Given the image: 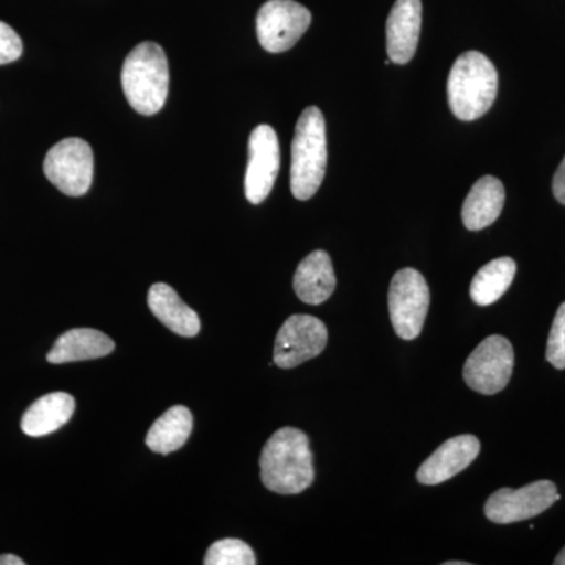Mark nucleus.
<instances>
[{"instance_id": "obj_1", "label": "nucleus", "mask_w": 565, "mask_h": 565, "mask_svg": "<svg viewBox=\"0 0 565 565\" xmlns=\"http://www.w3.org/2000/svg\"><path fill=\"white\" fill-rule=\"evenodd\" d=\"M262 481L270 492L299 494L315 481L313 452L302 430L282 427L264 445Z\"/></svg>"}, {"instance_id": "obj_2", "label": "nucleus", "mask_w": 565, "mask_h": 565, "mask_svg": "<svg viewBox=\"0 0 565 565\" xmlns=\"http://www.w3.org/2000/svg\"><path fill=\"white\" fill-rule=\"evenodd\" d=\"M121 85L137 114H158L167 102L170 85L169 61L162 47L152 41L137 44L122 63Z\"/></svg>"}, {"instance_id": "obj_3", "label": "nucleus", "mask_w": 565, "mask_h": 565, "mask_svg": "<svg viewBox=\"0 0 565 565\" xmlns=\"http://www.w3.org/2000/svg\"><path fill=\"white\" fill-rule=\"evenodd\" d=\"M498 73L493 63L478 51L460 54L448 79V102L459 120L475 121L493 106Z\"/></svg>"}, {"instance_id": "obj_4", "label": "nucleus", "mask_w": 565, "mask_h": 565, "mask_svg": "<svg viewBox=\"0 0 565 565\" xmlns=\"http://www.w3.org/2000/svg\"><path fill=\"white\" fill-rule=\"evenodd\" d=\"M291 154V192L305 202L319 191L327 170L326 120L318 107H307L300 115Z\"/></svg>"}, {"instance_id": "obj_5", "label": "nucleus", "mask_w": 565, "mask_h": 565, "mask_svg": "<svg viewBox=\"0 0 565 565\" xmlns=\"http://www.w3.org/2000/svg\"><path fill=\"white\" fill-rule=\"evenodd\" d=\"M429 303V286L418 270L403 269L394 274L388 291V310L397 337L405 341L419 337Z\"/></svg>"}, {"instance_id": "obj_6", "label": "nucleus", "mask_w": 565, "mask_h": 565, "mask_svg": "<svg viewBox=\"0 0 565 565\" xmlns=\"http://www.w3.org/2000/svg\"><path fill=\"white\" fill-rule=\"evenodd\" d=\"M47 180L68 196H82L90 191L95 158L90 145L76 137L55 143L43 163Z\"/></svg>"}, {"instance_id": "obj_7", "label": "nucleus", "mask_w": 565, "mask_h": 565, "mask_svg": "<svg viewBox=\"0 0 565 565\" xmlns=\"http://www.w3.org/2000/svg\"><path fill=\"white\" fill-rule=\"evenodd\" d=\"M514 362L511 341L501 334H492L465 362V384L486 396L503 392L511 381Z\"/></svg>"}, {"instance_id": "obj_8", "label": "nucleus", "mask_w": 565, "mask_h": 565, "mask_svg": "<svg viewBox=\"0 0 565 565\" xmlns=\"http://www.w3.org/2000/svg\"><path fill=\"white\" fill-rule=\"evenodd\" d=\"M311 24L307 7L294 0H267L256 17V35L267 52L289 51Z\"/></svg>"}, {"instance_id": "obj_9", "label": "nucleus", "mask_w": 565, "mask_h": 565, "mask_svg": "<svg viewBox=\"0 0 565 565\" xmlns=\"http://www.w3.org/2000/svg\"><path fill=\"white\" fill-rule=\"evenodd\" d=\"M329 341L326 323L315 316L294 315L286 319L275 338L274 363L292 370L321 355Z\"/></svg>"}, {"instance_id": "obj_10", "label": "nucleus", "mask_w": 565, "mask_h": 565, "mask_svg": "<svg viewBox=\"0 0 565 565\" xmlns=\"http://www.w3.org/2000/svg\"><path fill=\"white\" fill-rule=\"evenodd\" d=\"M561 497L552 481H535L522 489H501L487 500L484 512L498 525L525 522L552 508Z\"/></svg>"}, {"instance_id": "obj_11", "label": "nucleus", "mask_w": 565, "mask_h": 565, "mask_svg": "<svg viewBox=\"0 0 565 565\" xmlns=\"http://www.w3.org/2000/svg\"><path fill=\"white\" fill-rule=\"evenodd\" d=\"M280 170V143L269 125L253 129L248 140V166L245 172V196L252 204L263 203L273 192Z\"/></svg>"}, {"instance_id": "obj_12", "label": "nucleus", "mask_w": 565, "mask_h": 565, "mask_svg": "<svg viewBox=\"0 0 565 565\" xmlns=\"http://www.w3.org/2000/svg\"><path fill=\"white\" fill-rule=\"evenodd\" d=\"M481 452V444L475 435H459L438 446L433 456L424 460L416 479L423 486H438L455 478L470 467Z\"/></svg>"}, {"instance_id": "obj_13", "label": "nucleus", "mask_w": 565, "mask_h": 565, "mask_svg": "<svg viewBox=\"0 0 565 565\" xmlns=\"http://www.w3.org/2000/svg\"><path fill=\"white\" fill-rule=\"evenodd\" d=\"M422 21V0H396L386 20V52L390 62L405 65L414 58Z\"/></svg>"}, {"instance_id": "obj_14", "label": "nucleus", "mask_w": 565, "mask_h": 565, "mask_svg": "<svg viewBox=\"0 0 565 565\" xmlns=\"http://www.w3.org/2000/svg\"><path fill=\"white\" fill-rule=\"evenodd\" d=\"M337 288L332 259L329 253L316 250L297 267L294 291L308 305H321L330 299Z\"/></svg>"}, {"instance_id": "obj_15", "label": "nucleus", "mask_w": 565, "mask_h": 565, "mask_svg": "<svg viewBox=\"0 0 565 565\" xmlns=\"http://www.w3.org/2000/svg\"><path fill=\"white\" fill-rule=\"evenodd\" d=\"M148 307L167 329L180 337H196L202 329L199 315L182 302L178 292L166 282H156L151 286L148 292Z\"/></svg>"}, {"instance_id": "obj_16", "label": "nucleus", "mask_w": 565, "mask_h": 565, "mask_svg": "<svg viewBox=\"0 0 565 565\" xmlns=\"http://www.w3.org/2000/svg\"><path fill=\"white\" fill-rule=\"evenodd\" d=\"M505 191L503 182L494 177H482L475 182L462 207L465 228L481 232L492 225L504 207Z\"/></svg>"}, {"instance_id": "obj_17", "label": "nucleus", "mask_w": 565, "mask_h": 565, "mask_svg": "<svg viewBox=\"0 0 565 565\" xmlns=\"http://www.w3.org/2000/svg\"><path fill=\"white\" fill-rule=\"evenodd\" d=\"M76 401L68 393L41 396L28 408L21 419L22 433L29 437H44L61 429L74 415Z\"/></svg>"}, {"instance_id": "obj_18", "label": "nucleus", "mask_w": 565, "mask_h": 565, "mask_svg": "<svg viewBox=\"0 0 565 565\" xmlns=\"http://www.w3.org/2000/svg\"><path fill=\"white\" fill-rule=\"evenodd\" d=\"M115 351V343L107 334L93 329H73L63 333L47 353L54 364L84 362L102 359Z\"/></svg>"}, {"instance_id": "obj_19", "label": "nucleus", "mask_w": 565, "mask_h": 565, "mask_svg": "<svg viewBox=\"0 0 565 565\" xmlns=\"http://www.w3.org/2000/svg\"><path fill=\"white\" fill-rule=\"evenodd\" d=\"M193 427L191 411L184 405H174L152 424L148 430L147 446L152 452L167 456L188 444Z\"/></svg>"}, {"instance_id": "obj_20", "label": "nucleus", "mask_w": 565, "mask_h": 565, "mask_svg": "<svg viewBox=\"0 0 565 565\" xmlns=\"http://www.w3.org/2000/svg\"><path fill=\"white\" fill-rule=\"evenodd\" d=\"M516 274V264L509 256L493 259L486 264L478 274L475 275L470 286V296L479 307H489L504 296L511 288Z\"/></svg>"}, {"instance_id": "obj_21", "label": "nucleus", "mask_w": 565, "mask_h": 565, "mask_svg": "<svg viewBox=\"0 0 565 565\" xmlns=\"http://www.w3.org/2000/svg\"><path fill=\"white\" fill-rule=\"evenodd\" d=\"M206 565H255L256 557L252 546L241 539H222L207 550Z\"/></svg>"}, {"instance_id": "obj_22", "label": "nucleus", "mask_w": 565, "mask_h": 565, "mask_svg": "<svg viewBox=\"0 0 565 565\" xmlns=\"http://www.w3.org/2000/svg\"><path fill=\"white\" fill-rule=\"evenodd\" d=\"M546 362L556 370H565V302L557 308L555 321L546 343Z\"/></svg>"}, {"instance_id": "obj_23", "label": "nucleus", "mask_w": 565, "mask_h": 565, "mask_svg": "<svg viewBox=\"0 0 565 565\" xmlns=\"http://www.w3.org/2000/svg\"><path fill=\"white\" fill-rule=\"evenodd\" d=\"M21 55V36L9 24L0 21V65L17 62Z\"/></svg>"}, {"instance_id": "obj_24", "label": "nucleus", "mask_w": 565, "mask_h": 565, "mask_svg": "<svg viewBox=\"0 0 565 565\" xmlns=\"http://www.w3.org/2000/svg\"><path fill=\"white\" fill-rule=\"evenodd\" d=\"M553 195L561 204L565 206V158L561 162L559 169L556 170L553 178Z\"/></svg>"}, {"instance_id": "obj_25", "label": "nucleus", "mask_w": 565, "mask_h": 565, "mask_svg": "<svg viewBox=\"0 0 565 565\" xmlns=\"http://www.w3.org/2000/svg\"><path fill=\"white\" fill-rule=\"evenodd\" d=\"M0 565H25L21 557L14 555H2L0 556Z\"/></svg>"}, {"instance_id": "obj_26", "label": "nucleus", "mask_w": 565, "mask_h": 565, "mask_svg": "<svg viewBox=\"0 0 565 565\" xmlns=\"http://www.w3.org/2000/svg\"><path fill=\"white\" fill-rule=\"evenodd\" d=\"M555 564L565 565V546L563 550H561L559 555L556 556Z\"/></svg>"}, {"instance_id": "obj_27", "label": "nucleus", "mask_w": 565, "mask_h": 565, "mask_svg": "<svg viewBox=\"0 0 565 565\" xmlns=\"http://www.w3.org/2000/svg\"><path fill=\"white\" fill-rule=\"evenodd\" d=\"M445 565H468V563H463V561H448Z\"/></svg>"}]
</instances>
